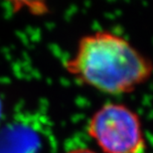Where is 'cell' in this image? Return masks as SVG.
I'll return each mask as SVG.
<instances>
[{
    "mask_svg": "<svg viewBox=\"0 0 153 153\" xmlns=\"http://www.w3.org/2000/svg\"><path fill=\"white\" fill-rule=\"evenodd\" d=\"M66 69L84 84L108 94L133 91L152 74V64L126 39L99 31L82 38Z\"/></svg>",
    "mask_w": 153,
    "mask_h": 153,
    "instance_id": "cell-1",
    "label": "cell"
},
{
    "mask_svg": "<svg viewBox=\"0 0 153 153\" xmlns=\"http://www.w3.org/2000/svg\"><path fill=\"white\" fill-rule=\"evenodd\" d=\"M88 132L105 153H138L144 150L140 119L126 105L108 102L93 114Z\"/></svg>",
    "mask_w": 153,
    "mask_h": 153,
    "instance_id": "cell-2",
    "label": "cell"
},
{
    "mask_svg": "<svg viewBox=\"0 0 153 153\" xmlns=\"http://www.w3.org/2000/svg\"><path fill=\"white\" fill-rule=\"evenodd\" d=\"M42 139L41 131L33 124L12 122L0 131V153H37Z\"/></svg>",
    "mask_w": 153,
    "mask_h": 153,
    "instance_id": "cell-3",
    "label": "cell"
},
{
    "mask_svg": "<svg viewBox=\"0 0 153 153\" xmlns=\"http://www.w3.org/2000/svg\"><path fill=\"white\" fill-rule=\"evenodd\" d=\"M67 153H97V152L88 148H76V149H73V150H70Z\"/></svg>",
    "mask_w": 153,
    "mask_h": 153,
    "instance_id": "cell-4",
    "label": "cell"
},
{
    "mask_svg": "<svg viewBox=\"0 0 153 153\" xmlns=\"http://www.w3.org/2000/svg\"><path fill=\"white\" fill-rule=\"evenodd\" d=\"M1 116H2V102L0 100V118H1Z\"/></svg>",
    "mask_w": 153,
    "mask_h": 153,
    "instance_id": "cell-5",
    "label": "cell"
},
{
    "mask_svg": "<svg viewBox=\"0 0 153 153\" xmlns=\"http://www.w3.org/2000/svg\"><path fill=\"white\" fill-rule=\"evenodd\" d=\"M138 153H144V151H143V152H138Z\"/></svg>",
    "mask_w": 153,
    "mask_h": 153,
    "instance_id": "cell-6",
    "label": "cell"
}]
</instances>
